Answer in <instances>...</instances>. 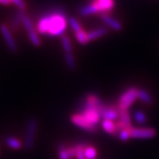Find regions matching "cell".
<instances>
[{
  "instance_id": "6da1fadb",
  "label": "cell",
  "mask_w": 159,
  "mask_h": 159,
  "mask_svg": "<svg viewBox=\"0 0 159 159\" xmlns=\"http://www.w3.org/2000/svg\"><path fill=\"white\" fill-rule=\"evenodd\" d=\"M67 28V20L62 11H52L41 18L36 26L38 34L50 37L64 35Z\"/></svg>"
},
{
  "instance_id": "7a4b0ae2",
  "label": "cell",
  "mask_w": 159,
  "mask_h": 159,
  "mask_svg": "<svg viewBox=\"0 0 159 159\" xmlns=\"http://www.w3.org/2000/svg\"><path fill=\"white\" fill-rule=\"evenodd\" d=\"M138 90L136 88H129L120 96L118 108L120 111H127L128 108L138 98Z\"/></svg>"
},
{
  "instance_id": "3957f363",
  "label": "cell",
  "mask_w": 159,
  "mask_h": 159,
  "mask_svg": "<svg viewBox=\"0 0 159 159\" xmlns=\"http://www.w3.org/2000/svg\"><path fill=\"white\" fill-rule=\"evenodd\" d=\"M38 123L34 119H29L27 124L25 137H24V146L27 149H31L34 147L36 133H37Z\"/></svg>"
},
{
  "instance_id": "277c9868",
  "label": "cell",
  "mask_w": 159,
  "mask_h": 159,
  "mask_svg": "<svg viewBox=\"0 0 159 159\" xmlns=\"http://www.w3.org/2000/svg\"><path fill=\"white\" fill-rule=\"evenodd\" d=\"M81 115L85 118L89 122H90L92 125L97 126V124L99 123L100 119H101V114L99 111V108L90 105L89 103L85 102L84 103V107L82 110Z\"/></svg>"
},
{
  "instance_id": "5b68a950",
  "label": "cell",
  "mask_w": 159,
  "mask_h": 159,
  "mask_svg": "<svg viewBox=\"0 0 159 159\" xmlns=\"http://www.w3.org/2000/svg\"><path fill=\"white\" fill-rule=\"evenodd\" d=\"M71 121L73 122L74 125L78 126L80 128H81V129H83V130L87 131V132L95 133L97 131V126L92 125L90 122H89L80 113H76L72 115Z\"/></svg>"
},
{
  "instance_id": "8992f818",
  "label": "cell",
  "mask_w": 159,
  "mask_h": 159,
  "mask_svg": "<svg viewBox=\"0 0 159 159\" xmlns=\"http://www.w3.org/2000/svg\"><path fill=\"white\" fill-rule=\"evenodd\" d=\"M0 32L3 35V38L6 42V45L9 48V50L12 52H16L18 50V46L15 40L12 36L11 31L10 29L7 27V25L6 24H1L0 25Z\"/></svg>"
},
{
  "instance_id": "52a82bcc",
  "label": "cell",
  "mask_w": 159,
  "mask_h": 159,
  "mask_svg": "<svg viewBox=\"0 0 159 159\" xmlns=\"http://www.w3.org/2000/svg\"><path fill=\"white\" fill-rule=\"evenodd\" d=\"M99 111L101 114V118L108 120H115L119 117V108L118 106L112 105H105L102 103V105L99 108Z\"/></svg>"
},
{
  "instance_id": "ba28073f",
  "label": "cell",
  "mask_w": 159,
  "mask_h": 159,
  "mask_svg": "<svg viewBox=\"0 0 159 159\" xmlns=\"http://www.w3.org/2000/svg\"><path fill=\"white\" fill-rule=\"evenodd\" d=\"M130 135L135 139H148L156 135V131L153 128H138L132 127L130 129Z\"/></svg>"
},
{
  "instance_id": "9c48e42d",
  "label": "cell",
  "mask_w": 159,
  "mask_h": 159,
  "mask_svg": "<svg viewBox=\"0 0 159 159\" xmlns=\"http://www.w3.org/2000/svg\"><path fill=\"white\" fill-rule=\"evenodd\" d=\"M75 146L68 147L66 145L60 144L57 147V156L59 159H72L75 157Z\"/></svg>"
},
{
  "instance_id": "30bf717a",
  "label": "cell",
  "mask_w": 159,
  "mask_h": 159,
  "mask_svg": "<svg viewBox=\"0 0 159 159\" xmlns=\"http://www.w3.org/2000/svg\"><path fill=\"white\" fill-rule=\"evenodd\" d=\"M97 6L98 12H107L111 11L114 6L113 0H95L93 2Z\"/></svg>"
},
{
  "instance_id": "8fae6325",
  "label": "cell",
  "mask_w": 159,
  "mask_h": 159,
  "mask_svg": "<svg viewBox=\"0 0 159 159\" xmlns=\"http://www.w3.org/2000/svg\"><path fill=\"white\" fill-rule=\"evenodd\" d=\"M101 19L102 20V21L104 23H106L110 28H111V29L116 30V31H119L122 28V26L119 23V21H118L116 19H114L113 17L110 16V15L106 14V13H102V15H101Z\"/></svg>"
},
{
  "instance_id": "7c38bea8",
  "label": "cell",
  "mask_w": 159,
  "mask_h": 159,
  "mask_svg": "<svg viewBox=\"0 0 159 159\" xmlns=\"http://www.w3.org/2000/svg\"><path fill=\"white\" fill-rule=\"evenodd\" d=\"M5 142H6L7 147H9L11 149H14V150H19L22 148V142L20 139H18L17 137L7 136L5 140Z\"/></svg>"
},
{
  "instance_id": "4fadbf2b",
  "label": "cell",
  "mask_w": 159,
  "mask_h": 159,
  "mask_svg": "<svg viewBox=\"0 0 159 159\" xmlns=\"http://www.w3.org/2000/svg\"><path fill=\"white\" fill-rule=\"evenodd\" d=\"M102 127L103 130L109 134H118V130L116 127V123L112 120H108V119H103L102 122Z\"/></svg>"
},
{
  "instance_id": "5bb4252c",
  "label": "cell",
  "mask_w": 159,
  "mask_h": 159,
  "mask_svg": "<svg viewBox=\"0 0 159 159\" xmlns=\"http://www.w3.org/2000/svg\"><path fill=\"white\" fill-rule=\"evenodd\" d=\"M107 32H108V30L106 28H99V29H94L88 33L89 41H94V40L98 39V38L103 36L104 34H107Z\"/></svg>"
},
{
  "instance_id": "9a60e30c",
  "label": "cell",
  "mask_w": 159,
  "mask_h": 159,
  "mask_svg": "<svg viewBox=\"0 0 159 159\" xmlns=\"http://www.w3.org/2000/svg\"><path fill=\"white\" fill-rule=\"evenodd\" d=\"M119 121H121L125 127L127 129H131L132 126V123H131V118L128 111H120L119 110Z\"/></svg>"
},
{
  "instance_id": "2e32d148",
  "label": "cell",
  "mask_w": 159,
  "mask_h": 159,
  "mask_svg": "<svg viewBox=\"0 0 159 159\" xmlns=\"http://www.w3.org/2000/svg\"><path fill=\"white\" fill-rule=\"evenodd\" d=\"M97 12H98V10H97V6L94 3H91L89 5L82 6L80 9V14L82 15V16H88V15L94 14V13H97Z\"/></svg>"
},
{
  "instance_id": "e0dca14e",
  "label": "cell",
  "mask_w": 159,
  "mask_h": 159,
  "mask_svg": "<svg viewBox=\"0 0 159 159\" xmlns=\"http://www.w3.org/2000/svg\"><path fill=\"white\" fill-rule=\"evenodd\" d=\"M83 153L87 159H96L97 157V150L94 146L84 144Z\"/></svg>"
},
{
  "instance_id": "ac0fdd59",
  "label": "cell",
  "mask_w": 159,
  "mask_h": 159,
  "mask_svg": "<svg viewBox=\"0 0 159 159\" xmlns=\"http://www.w3.org/2000/svg\"><path fill=\"white\" fill-rule=\"evenodd\" d=\"M22 25L23 27H24V29H25V30L27 31V33H29V32H31V31L36 30L34 22L32 21V20H31L27 14H24V16H23Z\"/></svg>"
},
{
  "instance_id": "d6986e66",
  "label": "cell",
  "mask_w": 159,
  "mask_h": 159,
  "mask_svg": "<svg viewBox=\"0 0 159 159\" xmlns=\"http://www.w3.org/2000/svg\"><path fill=\"white\" fill-rule=\"evenodd\" d=\"M24 14H25L24 11H20V10L15 13L14 18L12 20V23H11V26H12V29L13 30H17L20 28V24L22 23V18L24 16Z\"/></svg>"
},
{
  "instance_id": "ffe728a7",
  "label": "cell",
  "mask_w": 159,
  "mask_h": 159,
  "mask_svg": "<svg viewBox=\"0 0 159 159\" xmlns=\"http://www.w3.org/2000/svg\"><path fill=\"white\" fill-rule=\"evenodd\" d=\"M28 36H29L30 43L34 47H39V46H41L42 41H41V38H40L39 34H38V32L36 30H34V31H31V32L28 33Z\"/></svg>"
},
{
  "instance_id": "44dd1931",
  "label": "cell",
  "mask_w": 159,
  "mask_h": 159,
  "mask_svg": "<svg viewBox=\"0 0 159 159\" xmlns=\"http://www.w3.org/2000/svg\"><path fill=\"white\" fill-rule=\"evenodd\" d=\"M138 98L143 102L144 103L147 104H150L152 102V97L149 95V93H148L146 90L144 89H140L138 90Z\"/></svg>"
},
{
  "instance_id": "7402d4cb",
  "label": "cell",
  "mask_w": 159,
  "mask_h": 159,
  "mask_svg": "<svg viewBox=\"0 0 159 159\" xmlns=\"http://www.w3.org/2000/svg\"><path fill=\"white\" fill-rule=\"evenodd\" d=\"M61 43H62V47L64 51L66 53H70L73 51V46L71 43V41L67 35H62L61 36Z\"/></svg>"
},
{
  "instance_id": "603a6c76",
  "label": "cell",
  "mask_w": 159,
  "mask_h": 159,
  "mask_svg": "<svg viewBox=\"0 0 159 159\" xmlns=\"http://www.w3.org/2000/svg\"><path fill=\"white\" fill-rule=\"evenodd\" d=\"M75 38L80 44H87L89 42V37H88V33H86L83 29L75 33Z\"/></svg>"
},
{
  "instance_id": "cb8c5ba5",
  "label": "cell",
  "mask_w": 159,
  "mask_h": 159,
  "mask_svg": "<svg viewBox=\"0 0 159 159\" xmlns=\"http://www.w3.org/2000/svg\"><path fill=\"white\" fill-rule=\"evenodd\" d=\"M65 60L66 63V66H68L69 69L74 70L76 66V63H75V57H74V54L72 52L70 53H66L65 54Z\"/></svg>"
},
{
  "instance_id": "d4e9b609",
  "label": "cell",
  "mask_w": 159,
  "mask_h": 159,
  "mask_svg": "<svg viewBox=\"0 0 159 159\" xmlns=\"http://www.w3.org/2000/svg\"><path fill=\"white\" fill-rule=\"evenodd\" d=\"M68 23L70 24L71 28L73 29V30L74 31V33H77L80 30H82V28H81V25L80 24V22L75 19V18H69L68 19Z\"/></svg>"
},
{
  "instance_id": "484cf974",
  "label": "cell",
  "mask_w": 159,
  "mask_h": 159,
  "mask_svg": "<svg viewBox=\"0 0 159 159\" xmlns=\"http://www.w3.org/2000/svg\"><path fill=\"white\" fill-rule=\"evenodd\" d=\"M83 148H84L83 143L75 145V149H76L75 157H76V159H87L85 156H84V153H83Z\"/></svg>"
},
{
  "instance_id": "4316f807",
  "label": "cell",
  "mask_w": 159,
  "mask_h": 159,
  "mask_svg": "<svg viewBox=\"0 0 159 159\" xmlns=\"http://www.w3.org/2000/svg\"><path fill=\"white\" fill-rule=\"evenodd\" d=\"M118 134H119V138L122 142L127 141L131 137L130 129H123V130L119 131Z\"/></svg>"
},
{
  "instance_id": "83f0119b",
  "label": "cell",
  "mask_w": 159,
  "mask_h": 159,
  "mask_svg": "<svg viewBox=\"0 0 159 159\" xmlns=\"http://www.w3.org/2000/svg\"><path fill=\"white\" fill-rule=\"evenodd\" d=\"M11 2L14 6H17L20 11H24L27 7V5L24 0H11Z\"/></svg>"
},
{
  "instance_id": "f1b7e54d",
  "label": "cell",
  "mask_w": 159,
  "mask_h": 159,
  "mask_svg": "<svg viewBox=\"0 0 159 159\" xmlns=\"http://www.w3.org/2000/svg\"><path fill=\"white\" fill-rule=\"evenodd\" d=\"M134 118H135V120L137 122L140 124L144 123L146 121V116L142 111H137L136 113L134 114Z\"/></svg>"
},
{
  "instance_id": "f546056e",
  "label": "cell",
  "mask_w": 159,
  "mask_h": 159,
  "mask_svg": "<svg viewBox=\"0 0 159 159\" xmlns=\"http://www.w3.org/2000/svg\"><path fill=\"white\" fill-rule=\"evenodd\" d=\"M11 4L10 0H0V5L2 6H9Z\"/></svg>"
},
{
  "instance_id": "4dcf8cb0",
  "label": "cell",
  "mask_w": 159,
  "mask_h": 159,
  "mask_svg": "<svg viewBox=\"0 0 159 159\" xmlns=\"http://www.w3.org/2000/svg\"><path fill=\"white\" fill-rule=\"evenodd\" d=\"M10 1H11V0H10Z\"/></svg>"
}]
</instances>
